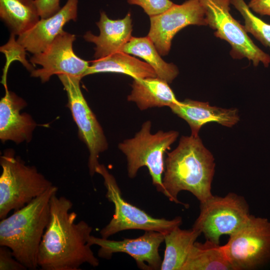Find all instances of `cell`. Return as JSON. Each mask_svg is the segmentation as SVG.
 <instances>
[{
    "label": "cell",
    "instance_id": "6da1fadb",
    "mask_svg": "<svg viewBox=\"0 0 270 270\" xmlns=\"http://www.w3.org/2000/svg\"><path fill=\"white\" fill-rule=\"evenodd\" d=\"M56 193L50 202V216L39 247L38 264L42 270H78L87 263L98 266L99 260L90 243L92 228L86 222H76L70 212L72 203Z\"/></svg>",
    "mask_w": 270,
    "mask_h": 270
},
{
    "label": "cell",
    "instance_id": "7a4b0ae2",
    "mask_svg": "<svg viewBox=\"0 0 270 270\" xmlns=\"http://www.w3.org/2000/svg\"><path fill=\"white\" fill-rule=\"evenodd\" d=\"M216 163L212 152L199 136H182L176 148L167 153L162 182L164 194L171 202H180L182 190L192 193L200 202L211 198Z\"/></svg>",
    "mask_w": 270,
    "mask_h": 270
},
{
    "label": "cell",
    "instance_id": "3957f363",
    "mask_svg": "<svg viewBox=\"0 0 270 270\" xmlns=\"http://www.w3.org/2000/svg\"><path fill=\"white\" fill-rule=\"evenodd\" d=\"M58 188L52 186L24 207L0 222V246L28 270H36L38 254L49 222L50 200Z\"/></svg>",
    "mask_w": 270,
    "mask_h": 270
},
{
    "label": "cell",
    "instance_id": "277c9868",
    "mask_svg": "<svg viewBox=\"0 0 270 270\" xmlns=\"http://www.w3.org/2000/svg\"><path fill=\"white\" fill-rule=\"evenodd\" d=\"M151 129L152 122L146 121L134 137L118 144V148L126 157L128 177L134 178L140 168L146 166L152 184L158 192L164 194L162 182L164 154L176 140L179 132L176 130H158L152 134Z\"/></svg>",
    "mask_w": 270,
    "mask_h": 270
},
{
    "label": "cell",
    "instance_id": "5b68a950",
    "mask_svg": "<svg viewBox=\"0 0 270 270\" xmlns=\"http://www.w3.org/2000/svg\"><path fill=\"white\" fill-rule=\"evenodd\" d=\"M0 219L8 216L42 194L52 183L34 166L26 165L12 150L0 156Z\"/></svg>",
    "mask_w": 270,
    "mask_h": 270
},
{
    "label": "cell",
    "instance_id": "8992f818",
    "mask_svg": "<svg viewBox=\"0 0 270 270\" xmlns=\"http://www.w3.org/2000/svg\"><path fill=\"white\" fill-rule=\"evenodd\" d=\"M96 172L102 176L106 190V196L114 205L112 218L100 231L102 238H108L118 232L128 230H153L166 234L182 224L180 216L172 220L154 218L127 202L122 196L115 178L104 165L100 164Z\"/></svg>",
    "mask_w": 270,
    "mask_h": 270
},
{
    "label": "cell",
    "instance_id": "52a82bcc",
    "mask_svg": "<svg viewBox=\"0 0 270 270\" xmlns=\"http://www.w3.org/2000/svg\"><path fill=\"white\" fill-rule=\"evenodd\" d=\"M233 270H253L270 262V221L250 215L222 246Z\"/></svg>",
    "mask_w": 270,
    "mask_h": 270
},
{
    "label": "cell",
    "instance_id": "ba28073f",
    "mask_svg": "<svg viewBox=\"0 0 270 270\" xmlns=\"http://www.w3.org/2000/svg\"><path fill=\"white\" fill-rule=\"evenodd\" d=\"M200 214L193 227L205 238L220 244L222 235L230 236L248 220V204L242 196L229 192L224 196H212L200 203Z\"/></svg>",
    "mask_w": 270,
    "mask_h": 270
},
{
    "label": "cell",
    "instance_id": "9c48e42d",
    "mask_svg": "<svg viewBox=\"0 0 270 270\" xmlns=\"http://www.w3.org/2000/svg\"><path fill=\"white\" fill-rule=\"evenodd\" d=\"M200 0L205 10L208 26L214 30L216 36L230 44V54L233 58H246L255 66L260 64L269 66L270 56L254 43L244 26L230 14V0Z\"/></svg>",
    "mask_w": 270,
    "mask_h": 270
},
{
    "label": "cell",
    "instance_id": "30bf717a",
    "mask_svg": "<svg viewBox=\"0 0 270 270\" xmlns=\"http://www.w3.org/2000/svg\"><path fill=\"white\" fill-rule=\"evenodd\" d=\"M68 97V106L78 130V135L88 151V166L90 176L100 164V154L108 149V144L103 130L86 100L80 88L82 78L68 74L58 75Z\"/></svg>",
    "mask_w": 270,
    "mask_h": 270
},
{
    "label": "cell",
    "instance_id": "8fae6325",
    "mask_svg": "<svg viewBox=\"0 0 270 270\" xmlns=\"http://www.w3.org/2000/svg\"><path fill=\"white\" fill-rule=\"evenodd\" d=\"M189 25L208 26L205 10L200 0L174 4L164 12L150 17L148 36L161 56L169 52L174 36Z\"/></svg>",
    "mask_w": 270,
    "mask_h": 270
},
{
    "label": "cell",
    "instance_id": "7c38bea8",
    "mask_svg": "<svg viewBox=\"0 0 270 270\" xmlns=\"http://www.w3.org/2000/svg\"><path fill=\"white\" fill-rule=\"evenodd\" d=\"M75 40L74 34L64 30L44 52L33 54L30 62L42 68L34 69L30 76L40 78L43 83L48 81L54 74H68L80 78L84 77L89 62L74 52L72 46Z\"/></svg>",
    "mask_w": 270,
    "mask_h": 270
},
{
    "label": "cell",
    "instance_id": "4fadbf2b",
    "mask_svg": "<svg viewBox=\"0 0 270 270\" xmlns=\"http://www.w3.org/2000/svg\"><path fill=\"white\" fill-rule=\"evenodd\" d=\"M164 234L156 231H145L135 238L112 240L91 236L90 243L100 246L98 256L110 259L116 252H124L131 256L138 268L143 270H160L162 261L159 248L164 241Z\"/></svg>",
    "mask_w": 270,
    "mask_h": 270
},
{
    "label": "cell",
    "instance_id": "5bb4252c",
    "mask_svg": "<svg viewBox=\"0 0 270 270\" xmlns=\"http://www.w3.org/2000/svg\"><path fill=\"white\" fill-rule=\"evenodd\" d=\"M78 0H68L54 15L40 18L28 32L18 36L16 42L24 51L33 54L44 52L57 36L64 31V26L70 20L76 21Z\"/></svg>",
    "mask_w": 270,
    "mask_h": 270
},
{
    "label": "cell",
    "instance_id": "9a60e30c",
    "mask_svg": "<svg viewBox=\"0 0 270 270\" xmlns=\"http://www.w3.org/2000/svg\"><path fill=\"white\" fill-rule=\"evenodd\" d=\"M4 85L5 94L0 102V139L16 144L29 142L36 124L30 114L20 113L26 105L24 100L8 90L6 83Z\"/></svg>",
    "mask_w": 270,
    "mask_h": 270
},
{
    "label": "cell",
    "instance_id": "2e32d148",
    "mask_svg": "<svg viewBox=\"0 0 270 270\" xmlns=\"http://www.w3.org/2000/svg\"><path fill=\"white\" fill-rule=\"evenodd\" d=\"M170 108L174 114L188 124L191 135L194 136H198L201 128L206 124L216 122L231 128L240 120L238 112L236 108L212 106L208 102L186 99Z\"/></svg>",
    "mask_w": 270,
    "mask_h": 270
},
{
    "label": "cell",
    "instance_id": "e0dca14e",
    "mask_svg": "<svg viewBox=\"0 0 270 270\" xmlns=\"http://www.w3.org/2000/svg\"><path fill=\"white\" fill-rule=\"evenodd\" d=\"M96 24L100 31L98 36L93 34L90 31L84 36L86 41L95 44L94 57L96 59L122 52L124 46L132 37V20L130 12L122 19L114 20L102 12Z\"/></svg>",
    "mask_w": 270,
    "mask_h": 270
},
{
    "label": "cell",
    "instance_id": "ac0fdd59",
    "mask_svg": "<svg viewBox=\"0 0 270 270\" xmlns=\"http://www.w3.org/2000/svg\"><path fill=\"white\" fill-rule=\"evenodd\" d=\"M127 97L141 110L153 108H169L180 101L166 81L156 77L134 78Z\"/></svg>",
    "mask_w": 270,
    "mask_h": 270
},
{
    "label": "cell",
    "instance_id": "d6986e66",
    "mask_svg": "<svg viewBox=\"0 0 270 270\" xmlns=\"http://www.w3.org/2000/svg\"><path fill=\"white\" fill-rule=\"evenodd\" d=\"M100 72L122 74L134 79L157 76L154 70L148 64L122 52L92 61L84 76Z\"/></svg>",
    "mask_w": 270,
    "mask_h": 270
},
{
    "label": "cell",
    "instance_id": "ffe728a7",
    "mask_svg": "<svg viewBox=\"0 0 270 270\" xmlns=\"http://www.w3.org/2000/svg\"><path fill=\"white\" fill-rule=\"evenodd\" d=\"M0 18L18 36L32 28L40 20L35 0H0Z\"/></svg>",
    "mask_w": 270,
    "mask_h": 270
},
{
    "label": "cell",
    "instance_id": "44dd1931",
    "mask_svg": "<svg viewBox=\"0 0 270 270\" xmlns=\"http://www.w3.org/2000/svg\"><path fill=\"white\" fill-rule=\"evenodd\" d=\"M180 227L165 234L166 248L161 270H182L194 243L202 234L194 228L182 230Z\"/></svg>",
    "mask_w": 270,
    "mask_h": 270
},
{
    "label": "cell",
    "instance_id": "7402d4cb",
    "mask_svg": "<svg viewBox=\"0 0 270 270\" xmlns=\"http://www.w3.org/2000/svg\"><path fill=\"white\" fill-rule=\"evenodd\" d=\"M182 270H233L222 246L196 242Z\"/></svg>",
    "mask_w": 270,
    "mask_h": 270
},
{
    "label": "cell",
    "instance_id": "603a6c76",
    "mask_svg": "<svg viewBox=\"0 0 270 270\" xmlns=\"http://www.w3.org/2000/svg\"><path fill=\"white\" fill-rule=\"evenodd\" d=\"M122 52L140 57L151 66L158 78L171 83L178 76V68L172 63H168L160 56L152 42L146 37H132L124 46Z\"/></svg>",
    "mask_w": 270,
    "mask_h": 270
},
{
    "label": "cell",
    "instance_id": "cb8c5ba5",
    "mask_svg": "<svg viewBox=\"0 0 270 270\" xmlns=\"http://www.w3.org/2000/svg\"><path fill=\"white\" fill-rule=\"evenodd\" d=\"M230 2L242 16L246 31L270 48V24L254 15L244 0H230Z\"/></svg>",
    "mask_w": 270,
    "mask_h": 270
},
{
    "label": "cell",
    "instance_id": "d4e9b609",
    "mask_svg": "<svg viewBox=\"0 0 270 270\" xmlns=\"http://www.w3.org/2000/svg\"><path fill=\"white\" fill-rule=\"evenodd\" d=\"M128 4L140 6L150 17L159 14L174 4L170 0H127Z\"/></svg>",
    "mask_w": 270,
    "mask_h": 270
},
{
    "label": "cell",
    "instance_id": "484cf974",
    "mask_svg": "<svg viewBox=\"0 0 270 270\" xmlns=\"http://www.w3.org/2000/svg\"><path fill=\"white\" fill-rule=\"evenodd\" d=\"M26 267L18 261L14 256L8 248L0 246V270H25Z\"/></svg>",
    "mask_w": 270,
    "mask_h": 270
},
{
    "label": "cell",
    "instance_id": "4316f807",
    "mask_svg": "<svg viewBox=\"0 0 270 270\" xmlns=\"http://www.w3.org/2000/svg\"><path fill=\"white\" fill-rule=\"evenodd\" d=\"M60 0H35L40 18H46L57 13L61 8Z\"/></svg>",
    "mask_w": 270,
    "mask_h": 270
},
{
    "label": "cell",
    "instance_id": "83f0119b",
    "mask_svg": "<svg viewBox=\"0 0 270 270\" xmlns=\"http://www.w3.org/2000/svg\"><path fill=\"white\" fill-rule=\"evenodd\" d=\"M248 6L256 13L270 16V0H250Z\"/></svg>",
    "mask_w": 270,
    "mask_h": 270
}]
</instances>
